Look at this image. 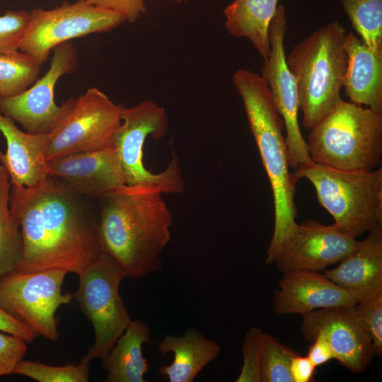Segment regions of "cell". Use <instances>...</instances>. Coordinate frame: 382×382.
I'll return each instance as SVG.
<instances>
[{"label":"cell","instance_id":"6da1fadb","mask_svg":"<svg viewBox=\"0 0 382 382\" xmlns=\"http://www.w3.org/2000/svg\"><path fill=\"white\" fill-rule=\"evenodd\" d=\"M9 206L23 238L16 271L79 274L101 255L98 221L81 209L66 185L50 178L33 187L11 183Z\"/></svg>","mask_w":382,"mask_h":382},{"label":"cell","instance_id":"7a4b0ae2","mask_svg":"<svg viewBox=\"0 0 382 382\" xmlns=\"http://www.w3.org/2000/svg\"><path fill=\"white\" fill-rule=\"evenodd\" d=\"M161 188L125 184L100 198L102 253L116 260L126 277L140 279L163 268L161 254L170 240V211Z\"/></svg>","mask_w":382,"mask_h":382},{"label":"cell","instance_id":"3957f363","mask_svg":"<svg viewBox=\"0 0 382 382\" xmlns=\"http://www.w3.org/2000/svg\"><path fill=\"white\" fill-rule=\"evenodd\" d=\"M235 88L243 102L248 124L268 176L274 199V231L265 262L274 264L286 238L296 226V184L289 170L284 122L264 79L257 73L238 69L233 74Z\"/></svg>","mask_w":382,"mask_h":382},{"label":"cell","instance_id":"277c9868","mask_svg":"<svg viewBox=\"0 0 382 382\" xmlns=\"http://www.w3.org/2000/svg\"><path fill=\"white\" fill-rule=\"evenodd\" d=\"M347 29L332 21L313 31L286 56L295 79L303 126L313 128L342 98L347 64Z\"/></svg>","mask_w":382,"mask_h":382},{"label":"cell","instance_id":"5b68a950","mask_svg":"<svg viewBox=\"0 0 382 382\" xmlns=\"http://www.w3.org/2000/svg\"><path fill=\"white\" fill-rule=\"evenodd\" d=\"M311 160L340 170H373L382 154V113L342 100L308 139Z\"/></svg>","mask_w":382,"mask_h":382},{"label":"cell","instance_id":"8992f818","mask_svg":"<svg viewBox=\"0 0 382 382\" xmlns=\"http://www.w3.org/2000/svg\"><path fill=\"white\" fill-rule=\"evenodd\" d=\"M291 175L295 183L306 178L313 184L319 204L342 233L357 238L382 223L381 168L340 170L313 161Z\"/></svg>","mask_w":382,"mask_h":382},{"label":"cell","instance_id":"52a82bcc","mask_svg":"<svg viewBox=\"0 0 382 382\" xmlns=\"http://www.w3.org/2000/svg\"><path fill=\"white\" fill-rule=\"evenodd\" d=\"M78 275L73 298L95 332L93 345L81 359L90 362L107 356L132 320L119 292L126 274L116 260L102 253Z\"/></svg>","mask_w":382,"mask_h":382},{"label":"cell","instance_id":"ba28073f","mask_svg":"<svg viewBox=\"0 0 382 382\" xmlns=\"http://www.w3.org/2000/svg\"><path fill=\"white\" fill-rule=\"evenodd\" d=\"M120 126L115 132L112 143L120 155L126 184H152L159 186L163 193L179 194L185 183L178 158L173 152L168 166L161 173H154L143 163V147L148 136L158 139L168 130V117L164 108L151 100L137 105L123 107Z\"/></svg>","mask_w":382,"mask_h":382},{"label":"cell","instance_id":"9c48e42d","mask_svg":"<svg viewBox=\"0 0 382 382\" xmlns=\"http://www.w3.org/2000/svg\"><path fill=\"white\" fill-rule=\"evenodd\" d=\"M66 273L60 269L11 272L0 279V306L37 336L55 342L59 336L56 311L73 299V294L62 292Z\"/></svg>","mask_w":382,"mask_h":382},{"label":"cell","instance_id":"30bf717a","mask_svg":"<svg viewBox=\"0 0 382 382\" xmlns=\"http://www.w3.org/2000/svg\"><path fill=\"white\" fill-rule=\"evenodd\" d=\"M120 13L96 7L86 0L50 10L35 8L30 12V19L19 50L40 64L57 45L71 39L111 30L125 21Z\"/></svg>","mask_w":382,"mask_h":382},{"label":"cell","instance_id":"8fae6325","mask_svg":"<svg viewBox=\"0 0 382 382\" xmlns=\"http://www.w3.org/2000/svg\"><path fill=\"white\" fill-rule=\"evenodd\" d=\"M47 73L19 95L0 98V112L18 122L28 133L50 134L61 124L76 99L70 98L61 105L54 101V87L59 78L72 73L79 64L76 48L64 42L53 48Z\"/></svg>","mask_w":382,"mask_h":382},{"label":"cell","instance_id":"7c38bea8","mask_svg":"<svg viewBox=\"0 0 382 382\" xmlns=\"http://www.w3.org/2000/svg\"><path fill=\"white\" fill-rule=\"evenodd\" d=\"M123 105L114 103L93 87L76 98L65 118L52 133L46 159L108 146L121 125Z\"/></svg>","mask_w":382,"mask_h":382},{"label":"cell","instance_id":"4fadbf2b","mask_svg":"<svg viewBox=\"0 0 382 382\" xmlns=\"http://www.w3.org/2000/svg\"><path fill=\"white\" fill-rule=\"evenodd\" d=\"M286 30L285 8L284 5L278 4L270 24V53L264 59L261 77L266 82L276 110L282 117L286 132L285 140L289 167L296 170L313 161L299 124V103L296 81L286 63L284 37Z\"/></svg>","mask_w":382,"mask_h":382},{"label":"cell","instance_id":"5bb4252c","mask_svg":"<svg viewBox=\"0 0 382 382\" xmlns=\"http://www.w3.org/2000/svg\"><path fill=\"white\" fill-rule=\"evenodd\" d=\"M301 332L310 342L323 337L334 359L355 374L364 372L374 356L371 337L354 306L313 311L303 316Z\"/></svg>","mask_w":382,"mask_h":382},{"label":"cell","instance_id":"9a60e30c","mask_svg":"<svg viewBox=\"0 0 382 382\" xmlns=\"http://www.w3.org/2000/svg\"><path fill=\"white\" fill-rule=\"evenodd\" d=\"M359 241L334 224L306 220L296 225L279 248L274 263L283 273L292 270L320 271L340 262L359 245Z\"/></svg>","mask_w":382,"mask_h":382},{"label":"cell","instance_id":"2e32d148","mask_svg":"<svg viewBox=\"0 0 382 382\" xmlns=\"http://www.w3.org/2000/svg\"><path fill=\"white\" fill-rule=\"evenodd\" d=\"M47 166L50 176L62 178L73 193L100 199L126 184L120 155L112 143L47 160Z\"/></svg>","mask_w":382,"mask_h":382},{"label":"cell","instance_id":"e0dca14e","mask_svg":"<svg viewBox=\"0 0 382 382\" xmlns=\"http://www.w3.org/2000/svg\"><path fill=\"white\" fill-rule=\"evenodd\" d=\"M283 274L274 296L277 315L303 316L317 309L357 303L349 292L318 271L292 270Z\"/></svg>","mask_w":382,"mask_h":382},{"label":"cell","instance_id":"ac0fdd59","mask_svg":"<svg viewBox=\"0 0 382 382\" xmlns=\"http://www.w3.org/2000/svg\"><path fill=\"white\" fill-rule=\"evenodd\" d=\"M0 133L6 141V151L0 149V163L8 170L11 183L33 187L50 178L46 153L50 134L23 132L14 121L0 112Z\"/></svg>","mask_w":382,"mask_h":382},{"label":"cell","instance_id":"d6986e66","mask_svg":"<svg viewBox=\"0 0 382 382\" xmlns=\"http://www.w3.org/2000/svg\"><path fill=\"white\" fill-rule=\"evenodd\" d=\"M324 274L349 292L357 303L382 293V223L359 241L357 248Z\"/></svg>","mask_w":382,"mask_h":382},{"label":"cell","instance_id":"ffe728a7","mask_svg":"<svg viewBox=\"0 0 382 382\" xmlns=\"http://www.w3.org/2000/svg\"><path fill=\"white\" fill-rule=\"evenodd\" d=\"M347 64L343 86L351 103L382 113V55L369 49L353 32L347 33Z\"/></svg>","mask_w":382,"mask_h":382},{"label":"cell","instance_id":"44dd1931","mask_svg":"<svg viewBox=\"0 0 382 382\" xmlns=\"http://www.w3.org/2000/svg\"><path fill=\"white\" fill-rule=\"evenodd\" d=\"M162 355L174 354L169 365L159 367V373L170 382H192L198 374L219 354L220 346L195 329L180 336L166 335L158 344Z\"/></svg>","mask_w":382,"mask_h":382},{"label":"cell","instance_id":"7402d4cb","mask_svg":"<svg viewBox=\"0 0 382 382\" xmlns=\"http://www.w3.org/2000/svg\"><path fill=\"white\" fill-rule=\"evenodd\" d=\"M143 344H152L150 329L143 321L132 320L107 356L101 359L108 371L105 382H146L150 366L142 354Z\"/></svg>","mask_w":382,"mask_h":382},{"label":"cell","instance_id":"603a6c76","mask_svg":"<svg viewBox=\"0 0 382 382\" xmlns=\"http://www.w3.org/2000/svg\"><path fill=\"white\" fill-rule=\"evenodd\" d=\"M278 0H233L224 9L225 28L233 36L248 39L264 59L270 53L269 28Z\"/></svg>","mask_w":382,"mask_h":382},{"label":"cell","instance_id":"cb8c5ba5","mask_svg":"<svg viewBox=\"0 0 382 382\" xmlns=\"http://www.w3.org/2000/svg\"><path fill=\"white\" fill-rule=\"evenodd\" d=\"M10 176L0 163V279L16 270L23 256L19 225L9 206Z\"/></svg>","mask_w":382,"mask_h":382},{"label":"cell","instance_id":"d4e9b609","mask_svg":"<svg viewBox=\"0 0 382 382\" xmlns=\"http://www.w3.org/2000/svg\"><path fill=\"white\" fill-rule=\"evenodd\" d=\"M361 40L382 55V0H339Z\"/></svg>","mask_w":382,"mask_h":382},{"label":"cell","instance_id":"484cf974","mask_svg":"<svg viewBox=\"0 0 382 382\" xmlns=\"http://www.w3.org/2000/svg\"><path fill=\"white\" fill-rule=\"evenodd\" d=\"M40 66L23 52L0 54V98L13 97L25 91L37 79Z\"/></svg>","mask_w":382,"mask_h":382},{"label":"cell","instance_id":"4316f807","mask_svg":"<svg viewBox=\"0 0 382 382\" xmlns=\"http://www.w3.org/2000/svg\"><path fill=\"white\" fill-rule=\"evenodd\" d=\"M89 372V362L82 360L77 365L51 366L22 359L13 371V374L23 375L38 382H87Z\"/></svg>","mask_w":382,"mask_h":382},{"label":"cell","instance_id":"83f0119b","mask_svg":"<svg viewBox=\"0 0 382 382\" xmlns=\"http://www.w3.org/2000/svg\"><path fill=\"white\" fill-rule=\"evenodd\" d=\"M299 354L272 335L264 333L260 382H293L290 364Z\"/></svg>","mask_w":382,"mask_h":382},{"label":"cell","instance_id":"f1b7e54d","mask_svg":"<svg viewBox=\"0 0 382 382\" xmlns=\"http://www.w3.org/2000/svg\"><path fill=\"white\" fill-rule=\"evenodd\" d=\"M243 363L236 382H260L261 362L264 350V332L252 327L245 333L243 344Z\"/></svg>","mask_w":382,"mask_h":382},{"label":"cell","instance_id":"f546056e","mask_svg":"<svg viewBox=\"0 0 382 382\" xmlns=\"http://www.w3.org/2000/svg\"><path fill=\"white\" fill-rule=\"evenodd\" d=\"M30 19L24 10L7 11L0 16V54L18 52Z\"/></svg>","mask_w":382,"mask_h":382},{"label":"cell","instance_id":"4dcf8cb0","mask_svg":"<svg viewBox=\"0 0 382 382\" xmlns=\"http://www.w3.org/2000/svg\"><path fill=\"white\" fill-rule=\"evenodd\" d=\"M371 342L374 356L382 355V293L354 305Z\"/></svg>","mask_w":382,"mask_h":382},{"label":"cell","instance_id":"1f68e13d","mask_svg":"<svg viewBox=\"0 0 382 382\" xmlns=\"http://www.w3.org/2000/svg\"><path fill=\"white\" fill-rule=\"evenodd\" d=\"M26 351L27 345L23 339L0 331V377L13 374Z\"/></svg>","mask_w":382,"mask_h":382},{"label":"cell","instance_id":"d6a6232c","mask_svg":"<svg viewBox=\"0 0 382 382\" xmlns=\"http://www.w3.org/2000/svg\"><path fill=\"white\" fill-rule=\"evenodd\" d=\"M90 4L124 14L127 21L133 23L146 12L144 0H86Z\"/></svg>","mask_w":382,"mask_h":382},{"label":"cell","instance_id":"836d02e7","mask_svg":"<svg viewBox=\"0 0 382 382\" xmlns=\"http://www.w3.org/2000/svg\"><path fill=\"white\" fill-rule=\"evenodd\" d=\"M0 331L21 337L26 342H31L37 337L28 325L7 313L1 306Z\"/></svg>","mask_w":382,"mask_h":382},{"label":"cell","instance_id":"e575fe53","mask_svg":"<svg viewBox=\"0 0 382 382\" xmlns=\"http://www.w3.org/2000/svg\"><path fill=\"white\" fill-rule=\"evenodd\" d=\"M316 366L307 356L299 354L291 359L290 373L293 382H309L313 378Z\"/></svg>","mask_w":382,"mask_h":382},{"label":"cell","instance_id":"d590c367","mask_svg":"<svg viewBox=\"0 0 382 382\" xmlns=\"http://www.w3.org/2000/svg\"><path fill=\"white\" fill-rule=\"evenodd\" d=\"M311 342L306 356L316 367L334 359L332 351L323 337L318 335Z\"/></svg>","mask_w":382,"mask_h":382},{"label":"cell","instance_id":"8d00e7d4","mask_svg":"<svg viewBox=\"0 0 382 382\" xmlns=\"http://www.w3.org/2000/svg\"><path fill=\"white\" fill-rule=\"evenodd\" d=\"M169 1H175V2L178 3V4H181L183 2L187 1V0H169Z\"/></svg>","mask_w":382,"mask_h":382}]
</instances>
